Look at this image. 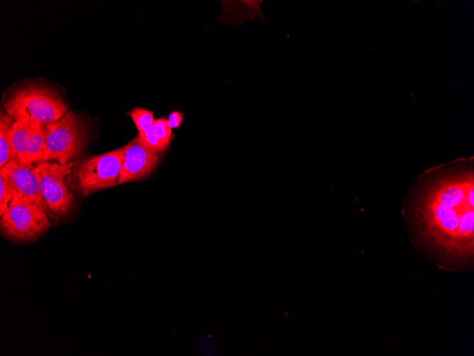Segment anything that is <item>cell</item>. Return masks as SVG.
<instances>
[{
    "instance_id": "1",
    "label": "cell",
    "mask_w": 474,
    "mask_h": 356,
    "mask_svg": "<svg viewBox=\"0 0 474 356\" xmlns=\"http://www.w3.org/2000/svg\"><path fill=\"white\" fill-rule=\"evenodd\" d=\"M435 178L417 206L424 235L446 252L469 257L474 240L473 173H445Z\"/></svg>"
},
{
    "instance_id": "2",
    "label": "cell",
    "mask_w": 474,
    "mask_h": 356,
    "mask_svg": "<svg viewBox=\"0 0 474 356\" xmlns=\"http://www.w3.org/2000/svg\"><path fill=\"white\" fill-rule=\"evenodd\" d=\"M124 146L97 156L72 161L66 183L82 196L118 185Z\"/></svg>"
},
{
    "instance_id": "3",
    "label": "cell",
    "mask_w": 474,
    "mask_h": 356,
    "mask_svg": "<svg viewBox=\"0 0 474 356\" xmlns=\"http://www.w3.org/2000/svg\"><path fill=\"white\" fill-rule=\"evenodd\" d=\"M4 107L15 121L44 124L60 120L67 110V105L55 90L40 85H30L17 90L6 99Z\"/></svg>"
},
{
    "instance_id": "4",
    "label": "cell",
    "mask_w": 474,
    "mask_h": 356,
    "mask_svg": "<svg viewBox=\"0 0 474 356\" xmlns=\"http://www.w3.org/2000/svg\"><path fill=\"white\" fill-rule=\"evenodd\" d=\"M50 226L46 212L14 188L13 198L1 216V234L11 241L26 242L39 238Z\"/></svg>"
},
{
    "instance_id": "5",
    "label": "cell",
    "mask_w": 474,
    "mask_h": 356,
    "mask_svg": "<svg viewBox=\"0 0 474 356\" xmlns=\"http://www.w3.org/2000/svg\"><path fill=\"white\" fill-rule=\"evenodd\" d=\"M87 143L84 123L70 110L60 120L45 125L41 161L56 160L65 164L77 156Z\"/></svg>"
},
{
    "instance_id": "6",
    "label": "cell",
    "mask_w": 474,
    "mask_h": 356,
    "mask_svg": "<svg viewBox=\"0 0 474 356\" xmlns=\"http://www.w3.org/2000/svg\"><path fill=\"white\" fill-rule=\"evenodd\" d=\"M72 166V161L65 164L40 161L34 168L47 214L54 222L66 217L76 203L66 183Z\"/></svg>"
},
{
    "instance_id": "7",
    "label": "cell",
    "mask_w": 474,
    "mask_h": 356,
    "mask_svg": "<svg viewBox=\"0 0 474 356\" xmlns=\"http://www.w3.org/2000/svg\"><path fill=\"white\" fill-rule=\"evenodd\" d=\"M124 146L118 184L137 180L150 173L158 164L159 153L145 148L137 135Z\"/></svg>"
},
{
    "instance_id": "8",
    "label": "cell",
    "mask_w": 474,
    "mask_h": 356,
    "mask_svg": "<svg viewBox=\"0 0 474 356\" xmlns=\"http://www.w3.org/2000/svg\"><path fill=\"white\" fill-rule=\"evenodd\" d=\"M34 168L32 164L10 159L0 168V171L7 176L13 188L19 193L37 203L47 213Z\"/></svg>"
},
{
    "instance_id": "9",
    "label": "cell",
    "mask_w": 474,
    "mask_h": 356,
    "mask_svg": "<svg viewBox=\"0 0 474 356\" xmlns=\"http://www.w3.org/2000/svg\"><path fill=\"white\" fill-rule=\"evenodd\" d=\"M31 131V122L26 120H14L11 137V159L17 160L22 163L25 162Z\"/></svg>"
},
{
    "instance_id": "10",
    "label": "cell",
    "mask_w": 474,
    "mask_h": 356,
    "mask_svg": "<svg viewBox=\"0 0 474 356\" xmlns=\"http://www.w3.org/2000/svg\"><path fill=\"white\" fill-rule=\"evenodd\" d=\"M31 122L32 131L24 162V163L28 164L41 161L44 144V132L46 125L36 122Z\"/></svg>"
},
{
    "instance_id": "11",
    "label": "cell",
    "mask_w": 474,
    "mask_h": 356,
    "mask_svg": "<svg viewBox=\"0 0 474 356\" xmlns=\"http://www.w3.org/2000/svg\"><path fill=\"white\" fill-rule=\"evenodd\" d=\"M14 119L8 114L0 117V168L10 159L11 155V137Z\"/></svg>"
},
{
    "instance_id": "12",
    "label": "cell",
    "mask_w": 474,
    "mask_h": 356,
    "mask_svg": "<svg viewBox=\"0 0 474 356\" xmlns=\"http://www.w3.org/2000/svg\"><path fill=\"white\" fill-rule=\"evenodd\" d=\"M140 142L150 151L160 153L165 151L168 146L160 139L153 125L148 129L138 134Z\"/></svg>"
},
{
    "instance_id": "13",
    "label": "cell",
    "mask_w": 474,
    "mask_h": 356,
    "mask_svg": "<svg viewBox=\"0 0 474 356\" xmlns=\"http://www.w3.org/2000/svg\"><path fill=\"white\" fill-rule=\"evenodd\" d=\"M139 132L150 128L154 123L153 112L141 107H135L128 113Z\"/></svg>"
},
{
    "instance_id": "14",
    "label": "cell",
    "mask_w": 474,
    "mask_h": 356,
    "mask_svg": "<svg viewBox=\"0 0 474 356\" xmlns=\"http://www.w3.org/2000/svg\"><path fill=\"white\" fill-rule=\"evenodd\" d=\"M14 188L3 172L0 171V215L2 216L6 211L13 196Z\"/></svg>"
},
{
    "instance_id": "15",
    "label": "cell",
    "mask_w": 474,
    "mask_h": 356,
    "mask_svg": "<svg viewBox=\"0 0 474 356\" xmlns=\"http://www.w3.org/2000/svg\"><path fill=\"white\" fill-rule=\"evenodd\" d=\"M153 127L160 139L169 146L173 136L172 134V129L169 126L167 120L165 118L155 119L153 124Z\"/></svg>"
},
{
    "instance_id": "16",
    "label": "cell",
    "mask_w": 474,
    "mask_h": 356,
    "mask_svg": "<svg viewBox=\"0 0 474 356\" xmlns=\"http://www.w3.org/2000/svg\"><path fill=\"white\" fill-rule=\"evenodd\" d=\"M183 114L178 111L172 112L168 117L167 123L171 129L178 128L183 121Z\"/></svg>"
}]
</instances>
